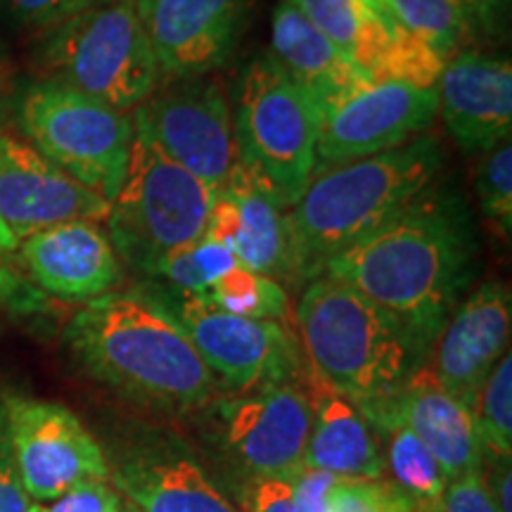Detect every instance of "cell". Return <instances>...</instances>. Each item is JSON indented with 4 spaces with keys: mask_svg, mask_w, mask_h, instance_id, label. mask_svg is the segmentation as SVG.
Here are the masks:
<instances>
[{
    "mask_svg": "<svg viewBox=\"0 0 512 512\" xmlns=\"http://www.w3.org/2000/svg\"><path fill=\"white\" fill-rule=\"evenodd\" d=\"M475 254L460 197L427 190L368 238L332 256L320 275L387 311L427 354L470 285Z\"/></svg>",
    "mask_w": 512,
    "mask_h": 512,
    "instance_id": "obj_1",
    "label": "cell"
},
{
    "mask_svg": "<svg viewBox=\"0 0 512 512\" xmlns=\"http://www.w3.org/2000/svg\"><path fill=\"white\" fill-rule=\"evenodd\" d=\"M64 342L88 375L152 411H200L223 389L159 294L93 299L69 320Z\"/></svg>",
    "mask_w": 512,
    "mask_h": 512,
    "instance_id": "obj_2",
    "label": "cell"
},
{
    "mask_svg": "<svg viewBox=\"0 0 512 512\" xmlns=\"http://www.w3.org/2000/svg\"><path fill=\"white\" fill-rule=\"evenodd\" d=\"M441 164L439 138L422 133L394 150L328 166L313 176L299 202L285 211L287 275L316 280L332 256L432 190Z\"/></svg>",
    "mask_w": 512,
    "mask_h": 512,
    "instance_id": "obj_3",
    "label": "cell"
},
{
    "mask_svg": "<svg viewBox=\"0 0 512 512\" xmlns=\"http://www.w3.org/2000/svg\"><path fill=\"white\" fill-rule=\"evenodd\" d=\"M294 325L311 377L358 408L394 399L425 363L399 320L325 275L306 285Z\"/></svg>",
    "mask_w": 512,
    "mask_h": 512,
    "instance_id": "obj_4",
    "label": "cell"
},
{
    "mask_svg": "<svg viewBox=\"0 0 512 512\" xmlns=\"http://www.w3.org/2000/svg\"><path fill=\"white\" fill-rule=\"evenodd\" d=\"M214 200L216 192L207 183L164 157L136 126L124 183L107 216L114 252L155 278L171 254L202 238Z\"/></svg>",
    "mask_w": 512,
    "mask_h": 512,
    "instance_id": "obj_5",
    "label": "cell"
},
{
    "mask_svg": "<svg viewBox=\"0 0 512 512\" xmlns=\"http://www.w3.org/2000/svg\"><path fill=\"white\" fill-rule=\"evenodd\" d=\"M41 62L48 81L117 112L143 105L162 76L131 0H107L57 24L43 43Z\"/></svg>",
    "mask_w": 512,
    "mask_h": 512,
    "instance_id": "obj_6",
    "label": "cell"
},
{
    "mask_svg": "<svg viewBox=\"0 0 512 512\" xmlns=\"http://www.w3.org/2000/svg\"><path fill=\"white\" fill-rule=\"evenodd\" d=\"M235 143L247 164L285 211L318 174V102L290 79L271 55L242 74Z\"/></svg>",
    "mask_w": 512,
    "mask_h": 512,
    "instance_id": "obj_7",
    "label": "cell"
},
{
    "mask_svg": "<svg viewBox=\"0 0 512 512\" xmlns=\"http://www.w3.org/2000/svg\"><path fill=\"white\" fill-rule=\"evenodd\" d=\"M17 119L29 143L57 169L114 202L131 159L133 117L46 79L22 93Z\"/></svg>",
    "mask_w": 512,
    "mask_h": 512,
    "instance_id": "obj_8",
    "label": "cell"
},
{
    "mask_svg": "<svg viewBox=\"0 0 512 512\" xmlns=\"http://www.w3.org/2000/svg\"><path fill=\"white\" fill-rule=\"evenodd\" d=\"M169 306L192 347L221 387L249 394L294 382L304 373V356L292 325L235 316L202 294L157 292Z\"/></svg>",
    "mask_w": 512,
    "mask_h": 512,
    "instance_id": "obj_9",
    "label": "cell"
},
{
    "mask_svg": "<svg viewBox=\"0 0 512 512\" xmlns=\"http://www.w3.org/2000/svg\"><path fill=\"white\" fill-rule=\"evenodd\" d=\"M0 418L24 489L46 503L83 482H110L105 448L67 406L24 394L0 396Z\"/></svg>",
    "mask_w": 512,
    "mask_h": 512,
    "instance_id": "obj_10",
    "label": "cell"
},
{
    "mask_svg": "<svg viewBox=\"0 0 512 512\" xmlns=\"http://www.w3.org/2000/svg\"><path fill=\"white\" fill-rule=\"evenodd\" d=\"M439 117L437 88L368 81L318 102V166L356 162L427 133Z\"/></svg>",
    "mask_w": 512,
    "mask_h": 512,
    "instance_id": "obj_11",
    "label": "cell"
},
{
    "mask_svg": "<svg viewBox=\"0 0 512 512\" xmlns=\"http://www.w3.org/2000/svg\"><path fill=\"white\" fill-rule=\"evenodd\" d=\"M164 157L183 166L219 195L238 162L235 121L216 81L183 79L152 93L133 114Z\"/></svg>",
    "mask_w": 512,
    "mask_h": 512,
    "instance_id": "obj_12",
    "label": "cell"
},
{
    "mask_svg": "<svg viewBox=\"0 0 512 512\" xmlns=\"http://www.w3.org/2000/svg\"><path fill=\"white\" fill-rule=\"evenodd\" d=\"M112 202L83 188L27 140L0 131V247L12 256L31 235L60 223L107 221Z\"/></svg>",
    "mask_w": 512,
    "mask_h": 512,
    "instance_id": "obj_13",
    "label": "cell"
},
{
    "mask_svg": "<svg viewBox=\"0 0 512 512\" xmlns=\"http://www.w3.org/2000/svg\"><path fill=\"white\" fill-rule=\"evenodd\" d=\"M223 441L247 479H287L304 465L313 422L309 384H273L219 403Z\"/></svg>",
    "mask_w": 512,
    "mask_h": 512,
    "instance_id": "obj_14",
    "label": "cell"
},
{
    "mask_svg": "<svg viewBox=\"0 0 512 512\" xmlns=\"http://www.w3.org/2000/svg\"><path fill=\"white\" fill-rule=\"evenodd\" d=\"M159 74L200 79L219 69L238 43L249 0H131Z\"/></svg>",
    "mask_w": 512,
    "mask_h": 512,
    "instance_id": "obj_15",
    "label": "cell"
},
{
    "mask_svg": "<svg viewBox=\"0 0 512 512\" xmlns=\"http://www.w3.org/2000/svg\"><path fill=\"white\" fill-rule=\"evenodd\" d=\"M512 299L508 285L484 283L453 309L425 363L441 387L472 411L486 377L508 354Z\"/></svg>",
    "mask_w": 512,
    "mask_h": 512,
    "instance_id": "obj_16",
    "label": "cell"
},
{
    "mask_svg": "<svg viewBox=\"0 0 512 512\" xmlns=\"http://www.w3.org/2000/svg\"><path fill=\"white\" fill-rule=\"evenodd\" d=\"M17 271L46 297L93 302L121 283V261L95 221L60 223L15 249Z\"/></svg>",
    "mask_w": 512,
    "mask_h": 512,
    "instance_id": "obj_17",
    "label": "cell"
},
{
    "mask_svg": "<svg viewBox=\"0 0 512 512\" xmlns=\"http://www.w3.org/2000/svg\"><path fill=\"white\" fill-rule=\"evenodd\" d=\"M439 114L453 140L472 155L508 143L512 131V64L460 50L437 83Z\"/></svg>",
    "mask_w": 512,
    "mask_h": 512,
    "instance_id": "obj_18",
    "label": "cell"
},
{
    "mask_svg": "<svg viewBox=\"0 0 512 512\" xmlns=\"http://www.w3.org/2000/svg\"><path fill=\"white\" fill-rule=\"evenodd\" d=\"M392 408L432 453L448 482L482 472L486 453L475 415L434 380L425 363L399 389Z\"/></svg>",
    "mask_w": 512,
    "mask_h": 512,
    "instance_id": "obj_19",
    "label": "cell"
},
{
    "mask_svg": "<svg viewBox=\"0 0 512 512\" xmlns=\"http://www.w3.org/2000/svg\"><path fill=\"white\" fill-rule=\"evenodd\" d=\"M110 482L133 512H242L181 451L136 453L114 467Z\"/></svg>",
    "mask_w": 512,
    "mask_h": 512,
    "instance_id": "obj_20",
    "label": "cell"
},
{
    "mask_svg": "<svg viewBox=\"0 0 512 512\" xmlns=\"http://www.w3.org/2000/svg\"><path fill=\"white\" fill-rule=\"evenodd\" d=\"M313 422L304 465L337 479H382L384 465L366 415L347 396L332 392L309 373Z\"/></svg>",
    "mask_w": 512,
    "mask_h": 512,
    "instance_id": "obj_21",
    "label": "cell"
},
{
    "mask_svg": "<svg viewBox=\"0 0 512 512\" xmlns=\"http://www.w3.org/2000/svg\"><path fill=\"white\" fill-rule=\"evenodd\" d=\"M271 57L316 102L370 81L323 31L285 0L275 5L271 17Z\"/></svg>",
    "mask_w": 512,
    "mask_h": 512,
    "instance_id": "obj_22",
    "label": "cell"
},
{
    "mask_svg": "<svg viewBox=\"0 0 512 512\" xmlns=\"http://www.w3.org/2000/svg\"><path fill=\"white\" fill-rule=\"evenodd\" d=\"M219 192L226 195L238 211L240 228L233 245L238 264L268 278L287 275L285 209L266 188V183L238 157L226 185Z\"/></svg>",
    "mask_w": 512,
    "mask_h": 512,
    "instance_id": "obj_23",
    "label": "cell"
},
{
    "mask_svg": "<svg viewBox=\"0 0 512 512\" xmlns=\"http://www.w3.org/2000/svg\"><path fill=\"white\" fill-rule=\"evenodd\" d=\"M323 31L373 81L403 29L384 0H285Z\"/></svg>",
    "mask_w": 512,
    "mask_h": 512,
    "instance_id": "obj_24",
    "label": "cell"
},
{
    "mask_svg": "<svg viewBox=\"0 0 512 512\" xmlns=\"http://www.w3.org/2000/svg\"><path fill=\"white\" fill-rule=\"evenodd\" d=\"M382 453L384 479H389L418 512H439L448 479L425 444L403 425L392 399L361 406Z\"/></svg>",
    "mask_w": 512,
    "mask_h": 512,
    "instance_id": "obj_25",
    "label": "cell"
},
{
    "mask_svg": "<svg viewBox=\"0 0 512 512\" xmlns=\"http://www.w3.org/2000/svg\"><path fill=\"white\" fill-rule=\"evenodd\" d=\"M202 297H207L211 304H216L223 311L235 313V316L273 320V323L294 328L292 306L285 287L275 278L254 273L245 266H235L233 271H228Z\"/></svg>",
    "mask_w": 512,
    "mask_h": 512,
    "instance_id": "obj_26",
    "label": "cell"
},
{
    "mask_svg": "<svg viewBox=\"0 0 512 512\" xmlns=\"http://www.w3.org/2000/svg\"><path fill=\"white\" fill-rule=\"evenodd\" d=\"M403 31L430 46L444 60L460 53L470 36L472 19L460 0H384Z\"/></svg>",
    "mask_w": 512,
    "mask_h": 512,
    "instance_id": "obj_27",
    "label": "cell"
},
{
    "mask_svg": "<svg viewBox=\"0 0 512 512\" xmlns=\"http://www.w3.org/2000/svg\"><path fill=\"white\" fill-rule=\"evenodd\" d=\"M475 415L479 439H482L486 458L494 463L510 460L512 456V356L510 351L491 375L486 377L484 387L472 408Z\"/></svg>",
    "mask_w": 512,
    "mask_h": 512,
    "instance_id": "obj_28",
    "label": "cell"
},
{
    "mask_svg": "<svg viewBox=\"0 0 512 512\" xmlns=\"http://www.w3.org/2000/svg\"><path fill=\"white\" fill-rule=\"evenodd\" d=\"M235 266H240L238 259L226 245L202 235L197 242L171 254L159 266L155 278H164L174 292L204 294Z\"/></svg>",
    "mask_w": 512,
    "mask_h": 512,
    "instance_id": "obj_29",
    "label": "cell"
},
{
    "mask_svg": "<svg viewBox=\"0 0 512 512\" xmlns=\"http://www.w3.org/2000/svg\"><path fill=\"white\" fill-rule=\"evenodd\" d=\"M477 197L484 216L494 223L503 238L512 230V145L508 143L486 152L477 169Z\"/></svg>",
    "mask_w": 512,
    "mask_h": 512,
    "instance_id": "obj_30",
    "label": "cell"
},
{
    "mask_svg": "<svg viewBox=\"0 0 512 512\" xmlns=\"http://www.w3.org/2000/svg\"><path fill=\"white\" fill-rule=\"evenodd\" d=\"M325 512H418L389 479H337Z\"/></svg>",
    "mask_w": 512,
    "mask_h": 512,
    "instance_id": "obj_31",
    "label": "cell"
},
{
    "mask_svg": "<svg viewBox=\"0 0 512 512\" xmlns=\"http://www.w3.org/2000/svg\"><path fill=\"white\" fill-rule=\"evenodd\" d=\"M102 3L107 0H0V10L22 24L53 29Z\"/></svg>",
    "mask_w": 512,
    "mask_h": 512,
    "instance_id": "obj_32",
    "label": "cell"
},
{
    "mask_svg": "<svg viewBox=\"0 0 512 512\" xmlns=\"http://www.w3.org/2000/svg\"><path fill=\"white\" fill-rule=\"evenodd\" d=\"M124 498L112 482H83L46 503H34L31 512H121Z\"/></svg>",
    "mask_w": 512,
    "mask_h": 512,
    "instance_id": "obj_33",
    "label": "cell"
},
{
    "mask_svg": "<svg viewBox=\"0 0 512 512\" xmlns=\"http://www.w3.org/2000/svg\"><path fill=\"white\" fill-rule=\"evenodd\" d=\"M0 306L19 316H34L48 309V297L17 271L10 256L0 247Z\"/></svg>",
    "mask_w": 512,
    "mask_h": 512,
    "instance_id": "obj_34",
    "label": "cell"
},
{
    "mask_svg": "<svg viewBox=\"0 0 512 512\" xmlns=\"http://www.w3.org/2000/svg\"><path fill=\"white\" fill-rule=\"evenodd\" d=\"M439 512H498L491 501L484 472L451 479L441 498Z\"/></svg>",
    "mask_w": 512,
    "mask_h": 512,
    "instance_id": "obj_35",
    "label": "cell"
},
{
    "mask_svg": "<svg viewBox=\"0 0 512 512\" xmlns=\"http://www.w3.org/2000/svg\"><path fill=\"white\" fill-rule=\"evenodd\" d=\"M287 484H290L297 512H325V503H328L332 486L337 484V477L316 470V467L299 465L287 477Z\"/></svg>",
    "mask_w": 512,
    "mask_h": 512,
    "instance_id": "obj_36",
    "label": "cell"
},
{
    "mask_svg": "<svg viewBox=\"0 0 512 512\" xmlns=\"http://www.w3.org/2000/svg\"><path fill=\"white\" fill-rule=\"evenodd\" d=\"M240 496L242 512H297L287 479H247Z\"/></svg>",
    "mask_w": 512,
    "mask_h": 512,
    "instance_id": "obj_37",
    "label": "cell"
},
{
    "mask_svg": "<svg viewBox=\"0 0 512 512\" xmlns=\"http://www.w3.org/2000/svg\"><path fill=\"white\" fill-rule=\"evenodd\" d=\"M31 501L12 458L8 434L0 418V512H31Z\"/></svg>",
    "mask_w": 512,
    "mask_h": 512,
    "instance_id": "obj_38",
    "label": "cell"
},
{
    "mask_svg": "<svg viewBox=\"0 0 512 512\" xmlns=\"http://www.w3.org/2000/svg\"><path fill=\"white\" fill-rule=\"evenodd\" d=\"M494 472H491L489 484V494L491 501H494L498 512H512V503H510V491H512V467L510 460H501V463H494Z\"/></svg>",
    "mask_w": 512,
    "mask_h": 512,
    "instance_id": "obj_39",
    "label": "cell"
},
{
    "mask_svg": "<svg viewBox=\"0 0 512 512\" xmlns=\"http://www.w3.org/2000/svg\"><path fill=\"white\" fill-rule=\"evenodd\" d=\"M510 0H460L467 15L477 24H491L508 10Z\"/></svg>",
    "mask_w": 512,
    "mask_h": 512,
    "instance_id": "obj_40",
    "label": "cell"
},
{
    "mask_svg": "<svg viewBox=\"0 0 512 512\" xmlns=\"http://www.w3.org/2000/svg\"><path fill=\"white\" fill-rule=\"evenodd\" d=\"M121 512H133V510H131V508H128V505H126V508H124V510H121Z\"/></svg>",
    "mask_w": 512,
    "mask_h": 512,
    "instance_id": "obj_41",
    "label": "cell"
}]
</instances>
